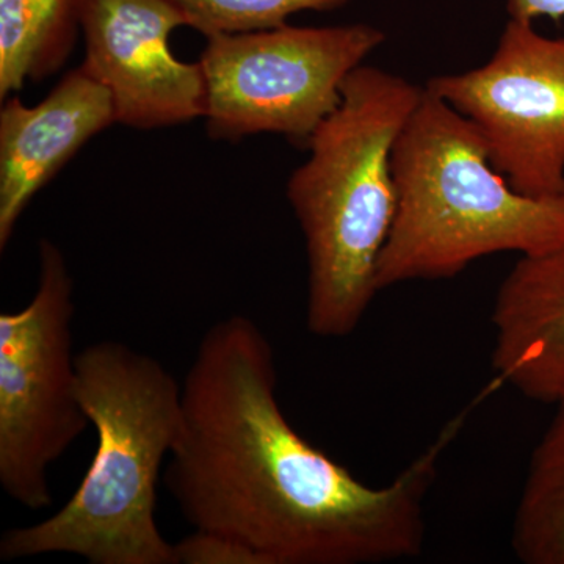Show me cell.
Wrapping results in <instances>:
<instances>
[{"instance_id": "cell-1", "label": "cell", "mask_w": 564, "mask_h": 564, "mask_svg": "<svg viewBox=\"0 0 564 564\" xmlns=\"http://www.w3.org/2000/svg\"><path fill=\"white\" fill-rule=\"evenodd\" d=\"M272 344L251 318L212 325L182 383L166 469L193 530L231 538L262 564H380L415 558L440 464L467 411L391 484L369 486L285 417Z\"/></svg>"}, {"instance_id": "cell-2", "label": "cell", "mask_w": 564, "mask_h": 564, "mask_svg": "<svg viewBox=\"0 0 564 564\" xmlns=\"http://www.w3.org/2000/svg\"><path fill=\"white\" fill-rule=\"evenodd\" d=\"M77 393L98 434L90 467L61 510L2 534L0 560L176 564L155 510L162 463L181 432L182 384L147 352L102 340L77 355Z\"/></svg>"}, {"instance_id": "cell-3", "label": "cell", "mask_w": 564, "mask_h": 564, "mask_svg": "<svg viewBox=\"0 0 564 564\" xmlns=\"http://www.w3.org/2000/svg\"><path fill=\"white\" fill-rule=\"evenodd\" d=\"M423 88L377 66L348 74L339 106L313 133L288 182L307 259L306 325L323 339L356 332L380 292L397 212L392 151Z\"/></svg>"}, {"instance_id": "cell-4", "label": "cell", "mask_w": 564, "mask_h": 564, "mask_svg": "<svg viewBox=\"0 0 564 564\" xmlns=\"http://www.w3.org/2000/svg\"><path fill=\"white\" fill-rule=\"evenodd\" d=\"M392 174L397 212L378 262L380 291L448 280L486 256H534L564 240V196L516 192L474 126L425 87L393 144Z\"/></svg>"}, {"instance_id": "cell-5", "label": "cell", "mask_w": 564, "mask_h": 564, "mask_svg": "<svg viewBox=\"0 0 564 564\" xmlns=\"http://www.w3.org/2000/svg\"><path fill=\"white\" fill-rule=\"evenodd\" d=\"M39 250L31 303L0 314V486L32 511L52 507V464L90 425L77 393L74 281L57 245Z\"/></svg>"}, {"instance_id": "cell-6", "label": "cell", "mask_w": 564, "mask_h": 564, "mask_svg": "<svg viewBox=\"0 0 564 564\" xmlns=\"http://www.w3.org/2000/svg\"><path fill=\"white\" fill-rule=\"evenodd\" d=\"M384 43L370 24L210 36L199 58L207 133L225 141L276 133L306 147L339 106L348 74Z\"/></svg>"}, {"instance_id": "cell-7", "label": "cell", "mask_w": 564, "mask_h": 564, "mask_svg": "<svg viewBox=\"0 0 564 564\" xmlns=\"http://www.w3.org/2000/svg\"><path fill=\"white\" fill-rule=\"evenodd\" d=\"M425 88L474 126L516 192L564 196V36L508 20L485 65L432 77Z\"/></svg>"}, {"instance_id": "cell-8", "label": "cell", "mask_w": 564, "mask_h": 564, "mask_svg": "<svg viewBox=\"0 0 564 564\" xmlns=\"http://www.w3.org/2000/svg\"><path fill=\"white\" fill-rule=\"evenodd\" d=\"M181 25L169 0H80L82 63L111 93L120 124L151 131L204 118L202 63L180 62L170 50Z\"/></svg>"}, {"instance_id": "cell-9", "label": "cell", "mask_w": 564, "mask_h": 564, "mask_svg": "<svg viewBox=\"0 0 564 564\" xmlns=\"http://www.w3.org/2000/svg\"><path fill=\"white\" fill-rule=\"evenodd\" d=\"M117 122L106 85L82 63L36 106L11 95L0 107V250L33 196L88 143Z\"/></svg>"}, {"instance_id": "cell-10", "label": "cell", "mask_w": 564, "mask_h": 564, "mask_svg": "<svg viewBox=\"0 0 564 564\" xmlns=\"http://www.w3.org/2000/svg\"><path fill=\"white\" fill-rule=\"evenodd\" d=\"M491 322L499 380L555 403L564 393V240L516 262L497 292Z\"/></svg>"}, {"instance_id": "cell-11", "label": "cell", "mask_w": 564, "mask_h": 564, "mask_svg": "<svg viewBox=\"0 0 564 564\" xmlns=\"http://www.w3.org/2000/svg\"><path fill=\"white\" fill-rule=\"evenodd\" d=\"M80 32V0H0V99L68 61Z\"/></svg>"}, {"instance_id": "cell-12", "label": "cell", "mask_w": 564, "mask_h": 564, "mask_svg": "<svg viewBox=\"0 0 564 564\" xmlns=\"http://www.w3.org/2000/svg\"><path fill=\"white\" fill-rule=\"evenodd\" d=\"M554 404L516 507L511 545L525 564H564V393Z\"/></svg>"}, {"instance_id": "cell-13", "label": "cell", "mask_w": 564, "mask_h": 564, "mask_svg": "<svg viewBox=\"0 0 564 564\" xmlns=\"http://www.w3.org/2000/svg\"><path fill=\"white\" fill-rule=\"evenodd\" d=\"M180 11L187 28L206 39L269 31L288 24L300 11H328L351 0H169Z\"/></svg>"}, {"instance_id": "cell-14", "label": "cell", "mask_w": 564, "mask_h": 564, "mask_svg": "<svg viewBox=\"0 0 564 564\" xmlns=\"http://www.w3.org/2000/svg\"><path fill=\"white\" fill-rule=\"evenodd\" d=\"M176 564H262L250 549L221 534L193 530L174 544Z\"/></svg>"}, {"instance_id": "cell-15", "label": "cell", "mask_w": 564, "mask_h": 564, "mask_svg": "<svg viewBox=\"0 0 564 564\" xmlns=\"http://www.w3.org/2000/svg\"><path fill=\"white\" fill-rule=\"evenodd\" d=\"M510 20L534 24L541 18L560 22L564 20V0H507Z\"/></svg>"}]
</instances>
